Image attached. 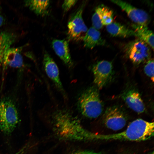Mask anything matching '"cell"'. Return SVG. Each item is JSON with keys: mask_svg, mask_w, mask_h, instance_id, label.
I'll return each instance as SVG.
<instances>
[{"mask_svg": "<svg viewBox=\"0 0 154 154\" xmlns=\"http://www.w3.org/2000/svg\"><path fill=\"white\" fill-rule=\"evenodd\" d=\"M125 50L129 59L135 64H139L147 60L151 56L149 46L139 39L128 44Z\"/></svg>", "mask_w": 154, "mask_h": 154, "instance_id": "cell-6", "label": "cell"}, {"mask_svg": "<svg viewBox=\"0 0 154 154\" xmlns=\"http://www.w3.org/2000/svg\"><path fill=\"white\" fill-rule=\"evenodd\" d=\"M82 40L84 46L90 49L97 46L103 45L105 43L100 32L93 27L88 29Z\"/></svg>", "mask_w": 154, "mask_h": 154, "instance_id": "cell-14", "label": "cell"}, {"mask_svg": "<svg viewBox=\"0 0 154 154\" xmlns=\"http://www.w3.org/2000/svg\"><path fill=\"white\" fill-rule=\"evenodd\" d=\"M16 36L13 33L6 31L0 32V62L6 51L14 42Z\"/></svg>", "mask_w": 154, "mask_h": 154, "instance_id": "cell-18", "label": "cell"}, {"mask_svg": "<svg viewBox=\"0 0 154 154\" xmlns=\"http://www.w3.org/2000/svg\"><path fill=\"white\" fill-rule=\"evenodd\" d=\"M2 65L1 63L0 62V66Z\"/></svg>", "mask_w": 154, "mask_h": 154, "instance_id": "cell-26", "label": "cell"}, {"mask_svg": "<svg viewBox=\"0 0 154 154\" xmlns=\"http://www.w3.org/2000/svg\"><path fill=\"white\" fill-rule=\"evenodd\" d=\"M5 19L3 14L0 4V28L5 23Z\"/></svg>", "mask_w": 154, "mask_h": 154, "instance_id": "cell-23", "label": "cell"}, {"mask_svg": "<svg viewBox=\"0 0 154 154\" xmlns=\"http://www.w3.org/2000/svg\"><path fill=\"white\" fill-rule=\"evenodd\" d=\"M106 29L108 32L113 36L127 38L137 35L133 30L125 26L116 22H112L107 25Z\"/></svg>", "mask_w": 154, "mask_h": 154, "instance_id": "cell-15", "label": "cell"}, {"mask_svg": "<svg viewBox=\"0 0 154 154\" xmlns=\"http://www.w3.org/2000/svg\"><path fill=\"white\" fill-rule=\"evenodd\" d=\"M132 27L137 37L146 43L153 50L154 35L152 31L149 29L147 26L134 24Z\"/></svg>", "mask_w": 154, "mask_h": 154, "instance_id": "cell-16", "label": "cell"}, {"mask_svg": "<svg viewBox=\"0 0 154 154\" xmlns=\"http://www.w3.org/2000/svg\"><path fill=\"white\" fill-rule=\"evenodd\" d=\"M72 154H102L101 153L90 151H76Z\"/></svg>", "mask_w": 154, "mask_h": 154, "instance_id": "cell-22", "label": "cell"}, {"mask_svg": "<svg viewBox=\"0 0 154 154\" xmlns=\"http://www.w3.org/2000/svg\"><path fill=\"white\" fill-rule=\"evenodd\" d=\"M149 154H154V152H153V151L152 152L150 153Z\"/></svg>", "mask_w": 154, "mask_h": 154, "instance_id": "cell-25", "label": "cell"}, {"mask_svg": "<svg viewBox=\"0 0 154 154\" xmlns=\"http://www.w3.org/2000/svg\"><path fill=\"white\" fill-rule=\"evenodd\" d=\"M25 5L37 15L44 16L47 14L50 5L49 0H27Z\"/></svg>", "mask_w": 154, "mask_h": 154, "instance_id": "cell-17", "label": "cell"}, {"mask_svg": "<svg viewBox=\"0 0 154 154\" xmlns=\"http://www.w3.org/2000/svg\"><path fill=\"white\" fill-rule=\"evenodd\" d=\"M94 140H123L141 141L147 140L154 135V122L141 119L132 122L121 132L110 134L94 133Z\"/></svg>", "mask_w": 154, "mask_h": 154, "instance_id": "cell-2", "label": "cell"}, {"mask_svg": "<svg viewBox=\"0 0 154 154\" xmlns=\"http://www.w3.org/2000/svg\"><path fill=\"white\" fill-rule=\"evenodd\" d=\"M96 8L99 13L103 26H107L112 23L113 13L111 9L104 5L99 6Z\"/></svg>", "mask_w": 154, "mask_h": 154, "instance_id": "cell-19", "label": "cell"}, {"mask_svg": "<svg viewBox=\"0 0 154 154\" xmlns=\"http://www.w3.org/2000/svg\"><path fill=\"white\" fill-rule=\"evenodd\" d=\"M52 45L56 54L68 67L71 68L73 66V63L68 41L65 39H54L52 41Z\"/></svg>", "mask_w": 154, "mask_h": 154, "instance_id": "cell-13", "label": "cell"}, {"mask_svg": "<svg viewBox=\"0 0 154 154\" xmlns=\"http://www.w3.org/2000/svg\"><path fill=\"white\" fill-rule=\"evenodd\" d=\"M43 64L48 76L58 90L64 93V91L60 78L59 69L53 59L47 52H45L44 55Z\"/></svg>", "mask_w": 154, "mask_h": 154, "instance_id": "cell-10", "label": "cell"}, {"mask_svg": "<svg viewBox=\"0 0 154 154\" xmlns=\"http://www.w3.org/2000/svg\"><path fill=\"white\" fill-rule=\"evenodd\" d=\"M144 70L145 74L149 77L153 82H154V60H148L145 65Z\"/></svg>", "mask_w": 154, "mask_h": 154, "instance_id": "cell-20", "label": "cell"}, {"mask_svg": "<svg viewBox=\"0 0 154 154\" xmlns=\"http://www.w3.org/2000/svg\"><path fill=\"white\" fill-rule=\"evenodd\" d=\"M22 47L9 48L3 57L2 65L5 67L20 68L23 65L21 51Z\"/></svg>", "mask_w": 154, "mask_h": 154, "instance_id": "cell-11", "label": "cell"}, {"mask_svg": "<svg viewBox=\"0 0 154 154\" xmlns=\"http://www.w3.org/2000/svg\"><path fill=\"white\" fill-rule=\"evenodd\" d=\"M121 98L131 109L139 113L145 110L144 104L138 92L133 89L126 90L122 94Z\"/></svg>", "mask_w": 154, "mask_h": 154, "instance_id": "cell-12", "label": "cell"}, {"mask_svg": "<svg viewBox=\"0 0 154 154\" xmlns=\"http://www.w3.org/2000/svg\"><path fill=\"white\" fill-rule=\"evenodd\" d=\"M103 122L108 128L116 131L121 129L126 125L125 115L119 107L114 106L108 108L102 117Z\"/></svg>", "mask_w": 154, "mask_h": 154, "instance_id": "cell-7", "label": "cell"}, {"mask_svg": "<svg viewBox=\"0 0 154 154\" xmlns=\"http://www.w3.org/2000/svg\"><path fill=\"white\" fill-rule=\"evenodd\" d=\"M85 4L83 2L72 14L68 23V39L78 42L83 40L88 29L82 18Z\"/></svg>", "mask_w": 154, "mask_h": 154, "instance_id": "cell-5", "label": "cell"}, {"mask_svg": "<svg viewBox=\"0 0 154 154\" xmlns=\"http://www.w3.org/2000/svg\"><path fill=\"white\" fill-rule=\"evenodd\" d=\"M27 146H26L21 149L19 151L15 154H24L27 149Z\"/></svg>", "mask_w": 154, "mask_h": 154, "instance_id": "cell-24", "label": "cell"}, {"mask_svg": "<svg viewBox=\"0 0 154 154\" xmlns=\"http://www.w3.org/2000/svg\"><path fill=\"white\" fill-rule=\"evenodd\" d=\"M52 121L54 131L61 140H93V133L84 128L77 117L67 110H60L55 112L52 115Z\"/></svg>", "mask_w": 154, "mask_h": 154, "instance_id": "cell-1", "label": "cell"}, {"mask_svg": "<svg viewBox=\"0 0 154 154\" xmlns=\"http://www.w3.org/2000/svg\"><path fill=\"white\" fill-rule=\"evenodd\" d=\"M94 82L98 88L102 89L111 79L113 73L111 62L101 60L95 64L92 68Z\"/></svg>", "mask_w": 154, "mask_h": 154, "instance_id": "cell-8", "label": "cell"}, {"mask_svg": "<svg viewBox=\"0 0 154 154\" xmlns=\"http://www.w3.org/2000/svg\"><path fill=\"white\" fill-rule=\"evenodd\" d=\"M77 106L81 114L86 117H99L102 112L103 106L97 89L92 87L84 90L78 98Z\"/></svg>", "mask_w": 154, "mask_h": 154, "instance_id": "cell-3", "label": "cell"}, {"mask_svg": "<svg viewBox=\"0 0 154 154\" xmlns=\"http://www.w3.org/2000/svg\"><path fill=\"white\" fill-rule=\"evenodd\" d=\"M76 0H65L62 5V7L64 11H67L73 7L76 3Z\"/></svg>", "mask_w": 154, "mask_h": 154, "instance_id": "cell-21", "label": "cell"}, {"mask_svg": "<svg viewBox=\"0 0 154 154\" xmlns=\"http://www.w3.org/2000/svg\"><path fill=\"white\" fill-rule=\"evenodd\" d=\"M126 12L129 18L135 24L147 26L150 21V17L145 11L133 7L125 1L121 0H111Z\"/></svg>", "mask_w": 154, "mask_h": 154, "instance_id": "cell-9", "label": "cell"}, {"mask_svg": "<svg viewBox=\"0 0 154 154\" xmlns=\"http://www.w3.org/2000/svg\"><path fill=\"white\" fill-rule=\"evenodd\" d=\"M19 121L16 105L11 99L4 98L0 100V129L6 134L14 130Z\"/></svg>", "mask_w": 154, "mask_h": 154, "instance_id": "cell-4", "label": "cell"}]
</instances>
